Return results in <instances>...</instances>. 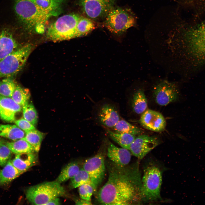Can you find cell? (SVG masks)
I'll list each match as a JSON object with an SVG mask.
<instances>
[{"label": "cell", "instance_id": "obj_18", "mask_svg": "<svg viewBox=\"0 0 205 205\" xmlns=\"http://www.w3.org/2000/svg\"><path fill=\"white\" fill-rule=\"evenodd\" d=\"M36 152L16 155L11 161L13 166L22 173L36 164L38 156Z\"/></svg>", "mask_w": 205, "mask_h": 205}, {"label": "cell", "instance_id": "obj_6", "mask_svg": "<svg viewBox=\"0 0 205 205\" xmlns=\"http://www.w3.org/2000/svg\"><path fill=\"white\" fill-rule=\"evenodd\" d=\"M65 191L60 184L55 181L43 183L29 187L26 197L32 204L46 205L51 200L63 196Z\"/></svg>", "mask_w": 205, "mask_h": 205}, {"label": "cell", "instance_id": "obj_4", "mask_svg": "<svg viewBox=\"0 0 205 205\" xmlns=\"http://www.w3.org/2000/svg\"><path fill=\"white\" fill-rule=\"evenodd\" d=\"M162 183V173L159 167L150 162L144 170L140 189L141 200L153 202L161 199L160 190Z\"/></svg>", "mask_w": 205, "mask_h": 205}, {"label": "cell", "instance_id": "obj_28", "mask_svg": "<svg viewBox=\"0 0 205 205\" xmlns=\"http://www.w3.org/2000/svg\"><path fill=\"white\" fill-rule=\"evenodd\" d=\"M43 137L42 133L35 129L26 132L23 139L32 146L35 152L37 153L40 149Z\"/></svg>", "mask_w": 205, "mask_h": 205}, {"label": "cell", "instance_id": "obj_16", "mask_svg": "<svg viewBox=\"0 0 205 205\" xmlns=\"http://www.w3.org/2000/svg\"><path fill=\"white\" fill-rule=\"evenodd\" d=\"M107 144V156L109 160L119 166L128 165L131 159L130 151L122 147H118L110 142Z\"/></svg>", "mask_w": 205, "mask_h": 205}, {"label": "cell", "instance_id": "obj_27", "mask_svg": "<svg viewBox=\"0 0 205 205\" xmlns=\"http://www.w3.org/2000/svg\"><path fill=\"white\" fill-rule=\"evenodd\" d=\"M95 28V24L90 19L80 16L76 27L75 38L86 36Z\"/></svg>", "mask_w": 205, "mask_h": 205}, {"label": "cell", "instance_id": "obj_7", "mask_svg": "<svg viewBox=\"0 0 205 205\" xmlns=\"http://www.w3.org/2000/svg\"><path fill=\"white\" fill-rule=\"evenodd\" d=\"M32 46L27 44L0 60V77H12L23 68L31 52Z\"/></svg>", "mask_w": 205, "mask_h": 205}, {"label": "cell", "instance_id": "obj_37", "mask_svg": "<svg viewBox=\"0 0 205 205\" xmlns=\"http://www.w3.org/2000/svg\"><path fill=\"white\" fill-rule=\"evenodd\" d=\"M60 199L58 197L54 198L48 202L46 205H60Z\"/></svg>", "mask_w": 205, "mask_h": 205}, {"label": "cell", "instance_id": "obj_2", "mask_svg": "<svg viewBox=\"0 0 205 205\" xmlns=\"http://www.w3.org/2000/svg\"><path fill=\"white\" fill-rule=\"evenodd\" d=\"M178 43L189 67L196 70L205 65V20L184 29Z\"/></svg>", "mask_w": 205, "mask_h": 205}, {"label": "cell", "instance_id": "obj_29", "mask_svg": "<svg viewBox=\"0 0 205 205\" xmlns=\"http://www.w3.org/2000/svg\"><path fill=\"white\" fill-rule=\"evenodd\" d=\"M85 184L91 185L93 187L95 192L94 185L88 173L82 168L80 169L74 177L71 179L70 185L72 188H74Z\"/></svg>", "mask_w": 205, "mask_h": 205}, {"label": "cell", "instance_id": "obj_12", "mask_svg": "<svg viewBox=\"0 0 205 205\" xmlns=\"http://www.w3.org/2000/svg\"><path fill=\"white\" fill-rule=\"evenodd\" d=\"M179 91L176 84L166 80L157 83L153 89V95L158 104L165 106L176 101L179 97Z\"/></svg>", "mask_w": 205, "mask_h": 205}, {"label": "cell", "instance_id": "obj_17", "mask_svg": "<svg viewBox=\"0 0 205 205\" xmlns=\"http://www.w3.org/2000/svg\"><path fill=\"white\" fill-rule=\"evenodd\" d=\"M12 34L7 29L0 32V60L18 48Z\"/></svg>", "mask_w": 205, "mask_h": 205}, {"label": "cell", "instance_id": "obj_3", "mask_svg": "<svg viewBox=\"0 0 205 205\" xmlns=\"http://www.w3.org/2000/svg\"><path fill=\"white\" fill-rule=\"evenodd\" d=\"M14 10L24 28L29 32L42 34L52 14L45 11L30 0H14Z\"/></svg>", "mask_w": 205, "mask_h": 205}, {"label": "cell", "instance_id": "obj_32", "mask_svg": "<svg viewBox=\"0 0 205 205\" xmlns=\"http://www.w3.org/2000/svg\"><path fill=\"white\" fill-rule=\"evenodd\" d=\"M22 107L24 118L33 125H36L38 122V116L33 104L28 102Z\"/></svg>", "mask_w": 205, "mask_h": 205}, {"label": "cell", "instance_id": "obj_19", "mask_svg": "<svg viewBox=\"0 0 205 205\" xmlns=\"http://www.w3.org/2000/svg\"><path fill=\"white\" fill-rule=\"evenodd\" d=\"M30 0L43 10L56 16L62 11V5L64 0Z\"/></svg>", "mask_w": 205, "mask_h": 205}, {"label": "cell", "instance_id": "obj_8", "mask_svg": "<svg viewBox=\"0 0 205 205\" xmlns=\"http://www.w3.org/2000/svg\"><path fill=\"white\" fill-rule=\"evenodd\" d=\"M105 25L110 32L120 34L135 26L136 20L134 15L126 9L114 8L106 17Z\"/></svg>", "mask_w": 205, "mask_h": 205}, {"label": "cell", "instance_id": "obj_20", "mask_svg": "<svg viewBox=\"0 0 205 205\" xmlns=\"http://www.w3.org/2000/svg\"><path fill=\"white\" fill-rule=\"evenodd\" d=\"M25 135L26 133L17 125H0V136L15 141L23 138Z\"/></svg>", "mask_w": 205, "mask_h": 205}, {"label": "cell", "instance_id": "obj_31", "mask_svg": "<svg viewBox=\"0 0 205 205\" xmlns=\"http://www.w3.org/2000/svg\"><path fill=\"white\" fill-rule=\"evenodd\" d=\"M16 86L13 78H4L0 81V96L11 98Z\"/></svg>", "mask_w": 205, "mask_h": 205}, {"label": "cell", "instance_id": "obj_35", "mask_svg": "<svg viewBox=\"0 0 205 205\" xmlns=\"http://www.w3.org/2000/svg\"><path fill=\"white\" fill-rule=\"evenodd\" d=\"M14 122L17 126L25 133L36 129L34 125L24 118L15 120Z\"/></svg>", "mask_w": 205, "mask_h": 205}, {"label": "cell", "instance_id": "obj_13", "mask_svg": "<svg viewBox=\"0 0 205 205\" xmlns=\"http://www.w3.org/2000/svg\"><path fill=\"white\" fill-rule=\"evenodd\" d=\"M159 143V140L157 137L141 135L136 137L129 150L133 155L141 159Z\"/></svg>", "mask_w": 205, "mask_h": 205}, {"label": "cell", "instance_id": "obj_11", "mask_svg": "<svg viewBox=\"0 0 205 205\" xmlns=\"http://www.w3.org/2000/svg\"><path fill=\"white\" fill-rule=\"evenodd\" d=\"M97 120L104 127L113 128L120 119L118 107L113 103L105 102L97 107L95 113Z\"/></svg>", "mask_w": 205, "mask_h": 205}, {"label": "cell", "instance_id": "obj_30", "mask_svg": "<svg viewBox=\"0 0 205 205\" xmlns=\"http://www.w3.org/2000/svg\"><path fill=\"white\" fill-rule=\"evenodd\" d=\"M30 96L29 89L17 85L11 98L16 102L23 107L28 102Z\"/></svg>", "mask_w": 205, "mask_h": 205}, {"label": "cell", "instance_id": "obj_5", "mask_svg": "<svg viewBox=\"0 0 205 205\" xmlns=\"http://www.w3.org/2000/svg\"><path fill=\"white\" fill-rule=\"evenodd\" d=\"M80 16L77 14L71 13L60 17L48 27L47 37L54 41L75 38L76 27Z\"/></svg>", "mask_w": 205, "mask_h": 205}, {"label": "cell", "instance_id": "obj_38", "mask_svg": "<svg viewBox=\"0 0 205 205\" xmlns=\"http://www.w3.org/2000/svg\"><path fill=\"white\" fill-rule=\"evenodd\" d=\"M3 142V141L0 138V145Z\"/></svg>", "mask_w": 205, "mask_h": 205}, {"label": "cell", "instance_id": "obj_26", "mask_svg": "<svg viewBox=\"0 0 205 205\" xmlns=\"http://www.w3.org/2000/svg\"><path fill=\"white\" fill-rule=\"evenodd\" d=\"M81 169L77 162H70L62 169L56 181L61 184L74 177Z\"/></svg>", "mask_w": 205, "mask_h": 205}, {"label": "cell", "instance_id": "obj_33", "mask_svg": "<svg viewBox=\"0 0 205 205\" xmlns=\"http://www.w3.org/2000/svg\"><path fill=\"white\" fill-rule=\"evenodd\" d=\"M12 152L3 142L0 145V166L3 167L10 161Z\"/></svg>", "mask_w": 205, "mask_h": 205}, {"label": "cell", "instance_id": "obj_22", "mask_svg": "<svg viewBox=\"0 0 205 205\" xmlns=\"http://www.w3.org/2000/svg\"><path fill=\"white\" fill-rule=\"evenodd\" d=\"M0 170V185L9 183L22 174L9 161Z\"/></svg>", "mask_w": 205, "mask_h": 205}, {"label": "cell", "instance_id": "obj_15", "mask_svg": "<svg viewBox=\"0 0 205 205\" xmlns=\"http://www.w3.org/2000/svg\"><path fill=\"white\" fill-rule=\"evenodd\" d=\"M22 106L11 98L0 96V117L9 122H14L16 114L20 111Z\"/></svg>", "mask_w": 205, "mask_h": 205}, {"label": "cell", "instance_id": "obj_10", "mask_svg": "<svg viewBox=\"0 0 205 205\" xmlns=\"http://www.w3.org/2000/svg\"><path fill=\"white\" fill-rule=\"evenodd\" d=\"M82 168L88 173L96 192L105 175L106 168L103 155L99 153L87 159Z\"/></svg>", "mask_w": 205, "mask_h": 205}, {"label": "cell", "instance_id": "obj_34", "mask_svg": "<svg viewBox=\"0 0 205 205\" xmlns=\"http://www.w3.org/2000/svg\"><path fill=\"white\" fill-rule=\"evenodd\" d=\"M79 192L81 198L91 201L94 189L93 186L88 184H83L78 187Z\"/></svg>", "mask_w": 205, "mask_h": 205}, {"label": "cell", "instance_id": "obj_36", "mask_svg": "<svg viewBox=\"0 0 205 205\" xmlns=\"http://www.w3.org/2000/svg\"><path fill=\"white\" fill-rule=\"evenodd\" d=\"M76 205H92L91 201L86 200L82 199L76 200L75 202Z\"/></svg>", "mask_w": 205, "mask_h": 205}, {"label": "cell", "instance_id": "obj_9", "mask_svg": "<svg viewBox=\"0 0 205 205\" xmlns=\"http://www.w3.org/2000/svg\"><path fill=\"white\" fill-rule=\"evenodd\" d=\"M84 13L89 18L98 19L106 17L114 7V0H79Z\"/></svg>", "mask_w": 205, "mask_h": 205}, {"label": "cell", "instance_id": "obj_1", "mask_svg": "<svg viewBox=\"0 0 205 205\" xmlns=\"http://www.w3.org/2000/svg\"><path fill=\"white\" fill-rule=\"evenodd\" d=\"M111 162L107 165L108 180L98 193L99 202L103 205H125L141 200L142 179L137 164L122 166Z\"/></svg>", "mask_w": 205, "mask_h": 205}, {"label": "cell", "instance_id": "obj_39", "mask_svg": "<svg viewBox=\"0 0 205 205\" xmlns=\"http://www.w3.org/2000/svg\"></svg>", "mask_w": 205, "mask_h": 205}, {"label": "cell", "instance_id": "obj_14", "mask_svg": "<svg viewBox=\"0 0 205 205\" xmlns=\"http://www.w3.org/2000/svg\"><path fill=\"white\" fill-rule=\"evenodd\" d=\"M140 122L145 128L153 131H163L166 126V120L160 113L151 110H147L142 115Z\"/></svg>", "mask_w": 205, "mask_h": 205}, {"label": "cell", "instance_id": "obj_21", "mask_svg": "<svg viewBox=\"0 0 205 205\" xmlns=\"http://www.w3.org/2000/svg\"><path fill=\"white\" fill-rule=\"evenodd\" d=\"M105 128L108 136L122 147L129 149L130 146L136 138L135 135L127 133H117Z\"/></svg>", "mask_w": 205, "mask_h": 205}, {"label": "cell", "instance_id": "obj_24", "mask_svg": "<svg viewBox=\"0 0 205 205\" xmlns=\"http://www.w3.org/2000/svg\"><path fill=\"white\" fill-rule=\"evenodd\" d=\"M5 143L12 153L16 155L36 152L32 146L23 138Z\"/></svg>", "mask_w": 205, "mask_h": 205}, {"label": "cell", "instance_id": "obj_23", "mask_svg": "<svg viewBox=\"0 0 205 205\" xmlns=\"http://www.w3.org/2000/svg\"><path fill=\"white\" fill-rule=\"evenodd\" d=\"M133 111L138 114H142L147 108V101L144 91L141 89L136 91L133 94L131 100Z\"/></svg>", "mask_w": 205, "mask_h": 205}, {"label": "cell", "instance_id": "obj_25", "mask_svg": "<svg viewBox=\"0 0 205 205\" xmlns=\"http://www.w3.org/2000/svg\"><path fill=\"white\" fill-rule=\"evenodd\" d=\"M111 129L112 130V131L117 133H127L136 135L143 133L140 129L121 118Z\"/></svg>", "mask_w": 205, "mask_h": 205}]
</instances>
